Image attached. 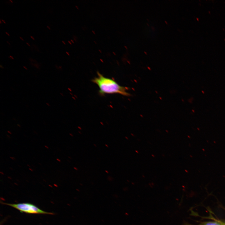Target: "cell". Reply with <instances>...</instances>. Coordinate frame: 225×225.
<instances>
[{"instance_id": "6da1fadb", "label": "cell", "mask_w": 225, "mask_h": 225, "mask_svg": "<svg viewBox=\"0 0 225 225\" xmlns=\"http://www.w3.org/2000/svg\"><path fill=\"white\" fill-rule=\"evenodd\" d=\"M98 76L93 78L92 81L98 87L99 93L100 95L105 94H119L128 96L130 94L127 92L128 87L120 85L115 80L104 77L99 72Z\"/></svg>"}, {"instance_id": "7a4b0ae2", "label": "cell", "mask_w": 225, "mask_h": 225, "mask_svg": "<svg viewBox=\"0 0 225 225\" xmlns=\"http://www.w3.org/2000/svg\"><path fill=\"white\" fill-rule=\"evenodd\" d=\"M2 204L13 208L21 212L32 214H54L52 212L45 211L39 208L36 205L29 203H9L3 202Z\"/></svg>"}, {"instance_id": "3957f363", "label": "cell", "mask_w": 225, "mask_h": 225, "mask_svg": "<svg viewBox=\"0 0 225 225\" xmlns=\"http://www.w3.org/2000/svg\"><path fill=\"white\" fill-rule=\"evenodd\" d=\"M205 225H222L220 221L208 222Z\"/></svg>"}, {"instance_id": "277c9868", "label": "cell", "mask_w": 225, "mask_h": 225, "mask_svg": "<svg viewBox=\"0 0 225 225\" xmlns=\"http://www.w3.org/2000/svg\"><path fill=\"white\" fill-rule=\"evenodd\" d=\"M10 158L13 160L16 159V158L14 157H10Z\"/></svg>"}, {"instance_id": "5b68a950", "label": "cell", "mask_w": 225, "mask_h": 225, "mask_svg": "<svg viewBox=\"0 0 225 225\" xmlns=\"http://www.w3.org/2000/svg\"><path fill=\"white\" fill-rule=\"evenodd\" d=\"M9 58H10L11 59H14V58L12 57V56L10 55L9 57Z\"/></svg>"}, {"instance_id": "8992f818", "label": "cell", "mask_w": 225, "mask_h": 225, "mask_svg": "<svg viewBox=\"0 0 225 225\" xmlns=\"http://www.w3.org/2000/svg\"><path fill=\"white\" fill-rule=\"evenodd\" d=\"M56 160H57L58 161V162H61L60 160V159L58 158H57L56 159Z\"/></svg>"}, {"instance_id": "52a82bcc", "label": "cell", "mask_w": 225, "mask_h": 225, "mask_svg": "<svg viewBox=\"0 0 225 225\" xmlns=\"http://www.w3.org/2000/svg\"><path fill=\"white\" fill-rule=\"evenodd\" d=\"M30 37H31L33 40H35V39L34 38H33V37H32V36H30Z\"/></svg>"}, {"instance_id": "ba28073f", "label": "cell", "mask_w": 225, "mask_h": 225, "mask_svg": "<svg viewBox=\"0 0 225 225\" xmlns=\"http://www.w3.org/2000/svg\"><path fill=\"white\" fill-rule=\"evenodd\" d=\"M0 173L1 174H2V175H4V173H3L2 172H0Z\"/></svg>"}, {"instance_id": "9c48e42d", "label": "cell", "mask_w": 225, "mask_h": 225, "mask_svg": "<svg viewBox=\"0 0 225 225\" xmlns=\"http://www.w3.org/2000/svg\"><path fill=\"white\" fill-rule=\"evenodd\" d=\"M19 38L22 41H24V39H23V38H22L21 37H19Z\"/></svg>"}, {"instance_id": "30bf717a", "label": "cell", "mask_w": 225, "mask_h": 225, "mask_svg": "<svg viewBox=\"0 0 225 225\" xmlns=\"http://www.w3.org/2000/svg\"><path fill=\"white\" fill-rule=\"evenodd\" d=\"M47 27L48 28V29H49V30H50V29H51L50 28V27H49V26H47Z\"/></svg>"}, {"instance_id": "8fae6325", "label": "cell", "mask_w": 225, "mask_h": 225, "mask_svg": "<svg viewBox=\"0 0 225 225\" xmlns=\"http://www.w3.org/2000/svg\"><path fill=\"white\" fill-rule=\"evenodd\" d=\"M7 132H8L9 133V134H12V133H11L10 131H8Z\"/></svg>"}, {"instance_id": "7c38bea8", "label": "cell", "mask_w": 225, "mask_h": 225, "mask_svg": "<svg viewBox=\"0 0 225 225\" xmlns=\"http://www.w3.org/2000/svg\"><path fill=\"white\" fill-rule=\"evenodd\" d=\"M2 22H3L4 23H6V22H5V21H4V20L2 19Z\"/></svg>"}, {"instance_id": "4fadbf2b", "label": "cell", "mask_w": 225, "mask_h": 225, "mask_svg": "<svg viewBox=\"0 0 225 225\" xmlns=\"http://www.w3.org/2000/svg\"><path fill=\"white\" fill-rule=\"evenodd\" d=\"M44 146H45V147L46 148H47V149H48V148H49L47 146H46V145H45Z\"/></svg>"}, {"instance_id": "5bb4252c", "label": "cell", "mask_w": 225, "mask_h": 225, "mask_svg": "<svg viewBox=\"0 0 225 225\" xmlns=\"http://www.w3.org/2000/svg\"><path fill=\"white\" fill-rule=\"evenodd\" d=\"M0 67L1 68H4L1 65H0Z\"/></svg>"}, {"instance_id": "9a60e30c", "label": "cell", "mask_w": 225, "mask_h": 225, "mask_svg": "<svg viewBox=\"0 0 225 225\" xmlns=\"http://www.w3.org/2000/svg\"><path fill=\"white\" fill-rule=\"evenodd\" d=\"M29 170H30L31 171H32V172L33 171V170H32L31 168H29Z\"/></svg>"}, {"instance_id": "2e32d148", "label": "cell", "mask_w": 225, "mask_h": 225, "mask_svg": "<svg viewBox=\"0 0 225 225\" xmlns=\"http://www.w3.org/2000/svg\"><path fill=\"white\" fill-rule=\"evenodd\" d=\"M6 32V34H7L8 36H10V35H9V34H8V32Z\"/></svg>"}, {"instance_id": "e0dca14e", "label": "cell", "mask_w": 225, "mask_h": 225, "mask_svg": "<svg viewBox=\"0 0 225 225\" xmlns=\"http://www.w3.org/2000/svg\"><path fill=\"white\" fill-rule=\"evenodd\" d=\"M23 67L25 68L26 70H27L28 69L26 68V67L25 66H23Z\"/></svg>"}, {"instance_id": "ac0fdd59", "label": "cell", "mask_w": 225, "mask_h": 225, "mask_svg": "<svg viewBox=\"0 0 225 225\" xmlns=\"http://www.w3.org/2000/svg\"><path fill=\"white\" fill-rule=\"evenodd\" d=\"M74 168L75 170H78V169L76 167H74Z\"/></svg>"}, {"instance_id": "d6986e66", "label": "cell", "mask_w": 225, "mask_h": 225, "mask_svg": "<svg viewBox=\"0 0 225 225\" xmlns=\"http://www.w3.org/2000/svg\"><path fill=\"white\" fill-rule=\"evenodd\" d=\"M26 44H27L28 46H30V44H29V43H28V42H26Z\"/></svg>"}, {"instance_id": "ffe728a7", "label": "cell", "mask_w": 225, "mask_h": 225, "mask_svg": "<svg viewBox=\"0 0 225 225\" xmlns=\"http://www.w3.org/2000/svg\"><path fill=\"white\" fill-rule=\"evenodd\" d=\"M8 178L10 179H12L11 178V177H9V176L8 177Z\"/></svg>"}, {"instance_id": "44dd1931", "label": "cell", "mask_w": 225, "mask_h": 225, "mask_svg": "<svg viewBox=\"0 0 225 225\" xmlns=\"http://www.w3.org/2000/svg\"><path fill=\"white\" fill-rule=\"evenodd\" d=\"M17 126H18L19 127H21V126L19 124H17Z\"/></svg>"}, {"instance_id": "7402d4cb", "label": "cell", "mask_w": 225, "mask_h": 225, "mask_svg": "<svg viewBox=\"0 0 225 225\" xmlns=\"http://www.w3.org/2000/svg\"><path fill=\"white\" fill-rule=\"evenodd\" d=\"M7 136L8 138H10V136H9V135H7Z\"/></svg>"}, {"instance_id": "603a6c76", "label": "cell", "mask_w": 225, "mask_h": 225, "mask_svg": "<svg viewBox=\"0 0 225 225\" xmlns=\"http://www.w3.org/2000/svg\"><path fill=\"white\" fill-rule=\"evenodd\" d=\"M46 104H47L48 106H50V105H49L48 103H46Z\"/></svg>"}, {"instance_id": "cb8c5ba5", "label": "cell", "mask_w": 225, "mask_h": 225, "mask_svg": "<svg viewBox=\"0 0 225 225\" xmlns=\"http://www.w3.org/2000/svg\"><path fill=\"white\" fill-rule=\"evenodd\" d=\"M222 225H225V223L222 222Z\"/></svg>"}, {"instance_id": "d4e9b609", "label": "cell", "mask_w": 225, "mask_h": 225, "mask_svg": "<svg viewBox=\"0 0 225 225\" xmlns=\"http://www.w3.org/2000/svg\"><path fill=\"white\" fill-rule=\"evenodd\" d=\"M62 42L64 44H65V42H64V41H62Z\"/></svg>"}, {"instance_id": "484cf974", "label": "cell", "mask_w": 225, "mask_h": 225, "mask_svg": "<svg viewBox=\"0 0 225 225\" xmlns=\"http://www.w3.org/2000/svg\"><path fill=\"white\" fill-rule=\"evenodd\" d=\"M7 42L9 44V45L10 44V43H9V42H8L7 41Z\"/></svg>"}, {"instance_id": "4316f807", "label": "cell", "mask_w": 225, "mask_h": 225, "mask_svg": "<svg viewBox=\"0 0 225 225\" xmlns=\"http://www.w3.org/2000/svg\"><path fill=\"white\" fill-rule=\"evenodd\" d=\"M9 1H11L12 3H13V1H12V0H10Z\"/></svg>"}, {"instance_id": "83f0119b", "label": "cell", "mask_w": 225, "mask_h": 225, "mask_svg": "<svg viewBox=\"0 0 225 225\" xmlns=\"http://www.w3.org/2000/svg\"><path fill=\"white\" fill-rule=\"evenodd\" d=\"M105 172H106L107 173H108V171H107L106 170V171H105Z\"/></svg>"}, {"instance_id": "f1b7e54d", "label": "cell", "mask_w": 225, "mask_h": 225, "mask_svg": "<svg viewBox=\"0 0 225 225\" xmlns=\"http://www.w3.org/2000/svg\"><path fill=\"white\" fill-rule=\"evenodd\" d=\"M27 166H28V167H30V165H29V164H27Z\"/></svg>"}, {"instance_id": "f546056e", "label": "cell", "mask_w": 225, "mask_h": 225, "mask_svg": "<svg viewBox=\"0 0 225 225\" xmlns=\"http://www.w3.org/2000/svg\"><path fill=\"white\" fill-rule=\"evenodd\" d=\"M0 23L1 24H2V22H1V20H0Z\"/></svg>"}, {"instance_id": "4dcf8cb0", "label": "cell", "mask_w": 225, "mask_h": 225, "mask_svg": "<svg viewBox=\"0 0 225 225\" xmlns=\"http://www.w3.org/2000/svg\"><path fill=\"white\" fill-rule=\"evenodd\" d=\"M66 53H67V54H68V55H69V53H68V52H66Z\"/></svg>"}, {"instance_id": "1f68e13d", "label": "cell", "mask_w": 225, "mask_h": 225, "mask_svg": "<svg viewBox=\"0 0 225 225\" xmlns=\"http://www.w3.org/2000/svg\"><path fill=\"white\" fill-rule=\"evenodd\" d=\"M68 42L71 44V42H70L69 41H68Z\"/></svg>"}, {"instance_id": "d6a6232c", "label": "cell", "mask_w": 225, "mask_h": 225, "mask_svg": "<svg viewBox=\"0 0 225 225\" xmlns=\"http://www.w3.org/2000/svg\"><path fill=\"white\" fill-rule=\"evenodd\" d=\"M105 146H107V147H108V145H107V144H105Z\"/></svg>"}, {"instance_id": "836d02e7", "label": "cell", "mask_w": 225, "mask_h": 225, "mask_svg": "<svg viewBox=\"0 0 225 225\" xmlns=\"http://www.w3.org/2000/svg\"><path fill=\"white\" fill-rule=\"evenodd\" d=\"M69 134L71 136H73V135H72L70 133Z\"/></svg>"}]
</instances>
